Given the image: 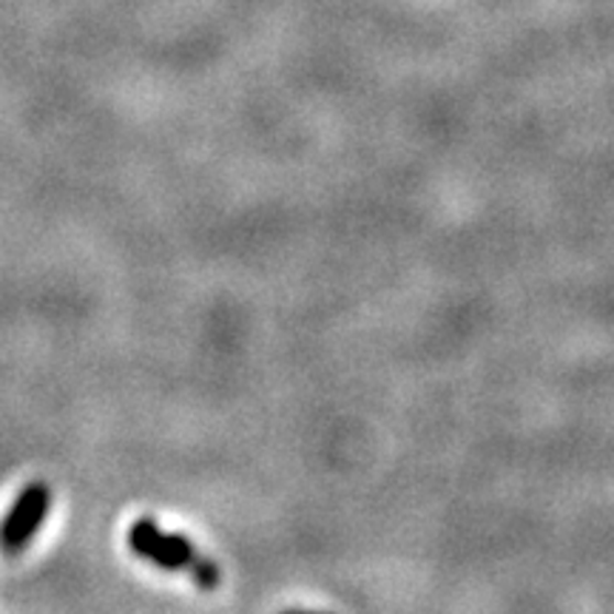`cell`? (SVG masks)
<instances>
[{
	"label": "cell",
	"instance_id": "cell-2",
	"mask_svg": "<svg viewBox=\"0 0 614 614\" xmlns=\"http://www.w3.org/2000/svg\"><path fill=\"white\" fill-rule=\"evenodd\" d=\"M48 509H52V490L46 484L34 481L26 490H21L7 518L0 520V552H23L46 520Z\"/></svg>",
	"mask_w": 614,
	"mask_h": 614
},
{
	"label": "cell",
	"instance_id": "cell-1",
	"mask_svg": "<svg viewBox=\"0 0 614 614\" xmlns=\"http://www.w3.org/2000/svg\"><path fill=\"white\" fill-rule=\"evenodd\" d=\"M129 546L131 552L168 569V572H191L194 580L205 589H217L219 580H222L217 563L199 555L191 540L185 535L163 533L151 518H136L131 524Z\"/></svg>",
	"mask_w": 614,
	"mask_h": 614
}]
</instances>
